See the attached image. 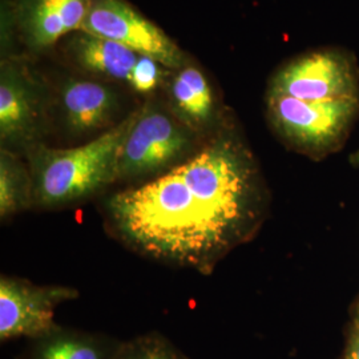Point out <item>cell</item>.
Here are the masks:
<instances>
[{
    "instance_id": "6da1fadb",
    "label": "cell",
    "mask_w": 359,
    "mask_h": 359,
    "mask_svg": "<svg viewBox=\"0 0 359 359\" xmlns=\"http://www.w3.org/2000/svg\"><path fill=\"white\" fill-rule=\"evenodd\" d=\"M264 208L252 156L218 132L164 176L107 194L100 212L109 237L132 253L210 276L255 234Z\"/></svg>"
},
{
    "instance_id": "7a4b0ae2",
    "label": "cell",
    "mask_w": 359,
    "mask_h": 359,
    "mask_svg": "<svg viewBox=\"0 0 359 359\" xmlns=\"http://www.w3.org/2000/svg\"><path fill=\"white\" fill-rule=\"evenodd\" d=\"M136 111L103 135L71 148L39 144L26 154L34 210H62L102 197L116 185L118 156Z\"/></svg>"
},
{
    "instance_id": "3957f363",
    "label": "cell",
    "mask_w": 359,
    "mask_h": 359,
    "mask_svg": "<svg viewBox=\"0 0 359 359\" xmlns=\"http://www.w3.org/2000/svg\"><path fill=\"white\" fill-rule=\"evenodd\" d=\"M200 136L176 116L154 105L136 109L124 139L116 185L136 187L164 176L197 154Z\"/></svg>"
},
{
    "instance_id": "277c9868",
    "label": "cell",
    "mask_w": 359,
    "mask_h": 359,
    "mask_svg": "<svg viewBox=\"0 0 359 359\" xmlns=\"http://www.w3.org/2000/svg\"><path fill=\"white\" fill-rule=\"evenodd\" d=\"M358 97L305 102L270 92L268 108L286 142L304 151H323L338 142L358 111Z\"/></svg>"
},
{
    "instance_id": "5b68a950",
    "label": "cell",
    "mask_w": 359,
    "mask_h": 359,
    "mask_svg": "<svg viewBox=\"0 0 359 359\" xmlns=\"http://www.w3.org/2000/svg\"><path fill=\"white\" fill-rule=\"evenodd\" d=\"M80 292L74 286L36 285L13 276H0V341L15 338L38 339L57 325L55 311L75 301Z\"/></svg>"
},
{
    "instance_id": "8992f818",
    "label": "cell",
    "mask_w": 359,
    "mask_h": 359,
    "mask_svg": "<svg viewBox=\"0 0 359 359\" xmlns=\"http://www.w3.org/2000/svg\"><path fill=\"white\" fill-rule=\"evenodd\" d=\"M80 31L117 41L169 68L182 65L177 44L124 0H93Z\"/></svg>"
},
{
    "instance_id": "52a82bcc",
    "label": "cell",
    "mask_w": 359,
    "mask_h": 359,
    "mask_svg": "<svg viewBox=\"0 0 359 359\" xmlns=\"http://www.w3.org/2000/svg\"><path fill=\"white\" fill-rule=\"evenodd\" d=\"M271 93L305 102H326L357 96L353 65L344 53H309L286 65L273 81Z\"/></svg>"
},
{
    "instance_id": "ba28073f",
    "label": "cell",
    "mask_w": 359,
    "mask_h": 359,
    "mask_svg": "<svg viewBox=\"0 0 359 359\" xmlns=\"http://www.w3.org/2000/svg\"><path fill=\"white\" fill-rule=\"evenodd\" d=\"M43 105L38 95L18 76L3 74L0 81L1 149L27 154L43 133Z\"/></svg>"
},
{
    "instance_id": "9c48e42d",
    "label": "cell",
    "mask_w": 359,
    "mask_h": 359,
    "mask_svg": "<svg viewBox=\"0 0 359 359\" xmlns=\"http://www.w3.org/2000/svg\"><path fill=\"white\" fill-rule=\"evenodd\" d=\"M59 111L65 130L75 137L100 136L120 123L115 121L118 111L115 92L90 80L68 81L60 90Z\"/></svg>"
},
{
    "instance_id": "30bf717a",
    "label": "cell",
    "mask_w": 359,
    "mask_h": 359,
    "mask_svg": "<svg viewBox=\"0 0 359 359\" xmlns=\"http://www.w3.org/2000/svg\"><path fill=\"white\" fill-rule=\"evenodd\" d=\"M93 0H23L22 26L29 43L48 47L67 34L81 29Z\"/></svg>"
},
{
    "instance_id": "8fae6325",
    "label": "cell",
    "mask_w": 359,
    "mask_h": 359,
    "mask_svg": "<svg viewBox=\"0 0 359 359\" xmlns=\"http://www.w3.org/2000/svg\"><path fill=\"white\" fill-rule=\"evenodd\" d=\"M118 344L117 338L108 334L57 323L50 333L31 341L26 359H114Z\"/></svg>"
},
{
    "instance_id": "7c38bea8",
    "label": "cell",
    "mask_w": 359,
    "mask_h": 359,
    "mask_svg": "<svg viewBox=\"0 0 359 359\" xmlns=\"http://www.w3.org/2000/svg\"><path fill=\"white\" fill-rule=\"evenodd\" d=\"M173 115L198 136L212 127L216 118L215 97L205 76L196 68H185L172 84Z\"/></svg>"
},
{
    "instance_id": "4fadbf2b",
    "label": "cell",
    "mask_w": 359,
    "mask_h": 359,
    "mask_svg": "<svg viewBox=\"0 0 359 359\" xmlns=\"http://www.w3.org/2000/svg\"><path fill=\"white\" fill-rule=\"evenodd\" d=\"M79 65L105 76L127 80L136 65L139 55L126 46L80 31L72 46Z\"/></svg>"
},
{
    "instance_id": "5bb4252c",
    "label": "cell",
    "mask_w": 359,
    "mask_h": 359,
    "mask_svg": "<svg viewBox=\"0 0 359 359\" xmlns=\"http://www.w3.org/2000/svg\"><path fill=\"white\" fill-rule=\"evenodd\" d=\"M34 210V180L28 163L19 154L1 149L0 152V221Z\"/></svg>"
},
{
    "instance_id": "9a60e30c",
    "label": "cell",
    "mask_w": 359,
    "mask_h": 359,
    "mask_svg": "<svg viewBox=\"0 0 359 359\" xmlns=\"http://www.w3.org/2000/svg\"><path fill=\"white\" fill-rule=\"evenodd\" d=\"M114 359H191L160 332L120 341Z\"/></svg>"
},
{
    "instance_id": "2e32d148",
    "label": "cell",
    "mask_w": 359,
    "mask_h": 359,
    "mask_svg": "<svg viewBox=\"0 0 359 359\" xmlns=\"http://www.w3.org/2000/svg\"><path fill=\"white\" fill-rule=\"evenodd\" d=\"M158 65L160 63L154 57L139 55V59L128 79L132 88L140 93H149L156 90L161 79V69Z\"/></svg>"
},
{
    "instance_id": "e0dca14e",
    "label": "cell",
    "mask_w": 359,
    "mask_h": 359,
    "mask_svg": "<svg viewBox=\"0 0 359 359\" xmlns=\"http://www.w3.org/2000/svg\"><path fill=\"white\" fill-rule=\"evenodd\" d=\"M345 359H359V330H354L350 338Z\"/></svg>"
},
{
    "instance_id": "ac0fdd59",
    "label": "cell",
    "mask_w": 359,
    "mask_h": 359,
    "mask_svg": "<svg viewBox=\"0 0 359 359\" xmlns=\"http://www.w3.org/2000/svg\"><path fill=\"white\" fill-rule=\"evenodd\" d=\"M355 329L359 330V309L358 311H357V320H355Z\"/></svg>"
},
{
    "instance_id": "d6986e66",
    "label": "cell",
    "mask_w": 359,
    "mask_h": 359,
    "mask_svg": "<svg viewBox=\"0 0 359 359\" xmlns=\"http://www.w3.org/2000/svg\"><path fill=\"white\" fill-rule=\"evenodd\" d=\"M354 161H355L357 164H359V154H357L355 156H354Z\"/></svg>"
}]
</instances>
